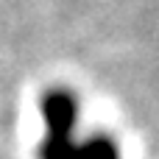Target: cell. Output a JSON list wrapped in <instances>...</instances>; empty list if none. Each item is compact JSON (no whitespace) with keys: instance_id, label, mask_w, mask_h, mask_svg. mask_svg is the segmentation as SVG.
Listing matches in <instances>:
<instances>
[{"instance_id":"obj_2","label":"cell","mask_w":159,"mask_h":159,"mask_svg":"<svg viewBox=\"0 0 159 159\" xmlns=\"http://www.w3.org/2000/svg\"><path fill=\"white\" fill-rule=\"evenodd\" d=\"M42 117H45V134L48 137H61L73 134L75 117H78V103L70 89H48L42 95Z\"/></svg>"},{"instance_id":"obj_1","label":"cell","mask_w":159,"mask_h":159,"mask_svg":"<svg viewBox=\"0 0 159 159\" xmlns=\"http://www.w3.org/2000/svg\"><path fill=\"white\" fill-rule=\"evenodd\" d=\"M39 159H120V151L103 134H95L87 143H75L73 134H61V137L45 134L39 145Z\"/></svg>"}]
</instances>
